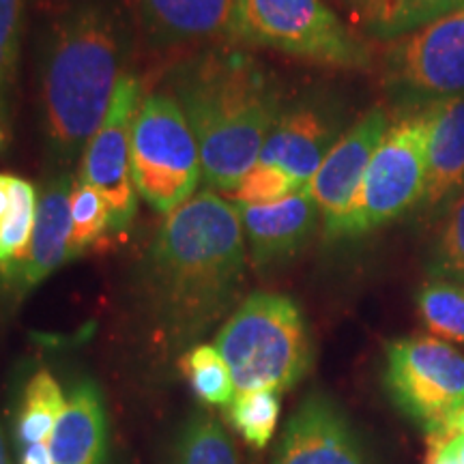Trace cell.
I'll list each match as a JSON object with an SVG mask.
<instances>
[{
    "instance_id": "32",
    "label": "cell",
    "mask_w": 464,
    "mask_h": 464,
    "mask_svg": "<svg viewBox=\"0 0 464 464\" xmlns=\"http://www.w3.org/2000/svg\"><path fill=\"white\" fill-rule=\"evenodd\" d=\"M428 464H460L456 460L454 451L450 450V445H437V448H432V456H430V462Z\"/></svg>"
},
{
    "instance_id": "29",
    "label": "cell",
    "mask_w": 464,
    "mask_h": 464,
    "mask_svg": "<svg viewBox=\"0 0 464 464\" xmlns=\"http://www.w3.org/2000/svg\"><path fill=\"white\" fill-rule=\"evenodd\" d=\"M299 189L304 188H299L280 168L256 164L230 191V196L235 205H266L286 198Z\"/></svg>"
},
{
    "instance_id": "28",
    "label": "cell",
    "mask_w": 464,
    "mask_h": 464,
    "mask_svg": "<svg viewBox=\"0 0 464 464\" xmlns=\"http://www.w3.org/2000/svg\"><path fill=\"white\" fill-rule=\"evenodd\" d=\"M24 0H0V119L9 125L20 72Z\"/></svg>"
},
{
    "instance_id": "4",
    "label": "cell",
    "mask_w": 464,
    "mask_h": 464,
    "mask_svg": "<svg viewBox=\"0 0 464 464\" xmlns=\"http://www.w3.org/2000/svg\"><path fill=\"white\" fill-rule=\"evenodd\" d=\"M237 393L290 390L312 365L310 329L286 295L252 293L226 318L216 338Z\"/></svg>"
},
{
    "instance_id": "22",
    "label": "cell",
    "mask_w": 464,
    "mask_h": 464,
    "mask_svg": "<svg viewBox=\"0 0 464 464\" xmlns=\"http://www.w3.org/2000/svg\"><path fill=\"white\" fill-rule=\"evenodd\" d=\"M415 304L428 332L464 344V284L430 277L417 290Z\"/></svg>"
},
{
    "instance_id": "25",
    "label": "cell",
    "mask_w": 464,
    "mask_h": 464,
    "mask_svg": "<svg viewBox=\"0 0 464 464\" xmlns=\"http://www.w3.org/2000/svg\"><path fill=\"white\" fill-rule=\"evenodd\" d=\"M37 198L31 181L14 177V202L11 211L0 228V276L3 280L24 258L31 235L34 228V218H37Z\"/></svg>"
},
{
    "instance_id": "1",
    "label": "cell",
    "mask_w": 464,
    "mask_h": 464,
    "mask_svg": "<svg viewBox=\"0 0 464 464\" xmlns=\"http://www.w3.org/2000/svg\"><path fill=\"white\" fill-rule=\"evenodd\" d=\"M246 263L239 211L218 191H196L166 213L140 266L144 310L166 357H181L230 316Z\"/></svg>"
},
{
    "instance_id": "6",
    "label": "cell",
    "mask_w": 464,
    "mask_h": 464,
    "mask_svg": "<svg viewBox=\"0 0 464 464\" xmlns=\"http://www.w3.org/2000/svg\"><path fill=\"white\" fill-rule=\"evenodd\" d=\"M235 44L353 72L372 65L365 44L324 0H237Z\"/></svg>"
},
{
    "instance_id": "21",
    "label": "cell",
    "mask_w": 464,
    "mask_h": 464,
    "mask_svg": "<svg viewBox=\"0 0 464 464\" xmlns=\"http://www.w3.org/2000/svg\"><path fill=\"white\" fill-rule=\"evenodd\" d=\"M172 464H239L226 428L205 409H196L174 440Z\"/></svg>"
},
{
    "instance_id": "16",
    "label": "cell",
    "mask_w": 464,
    "mask_h": 464,
    "mask_svg": "<svg viewBox=\"0 0 464 464\" xmlns=\"http://www.w3.org/2000/svg\"><path fill=\"white\" fill-rule=\"evenodd\" d=\"M72 170H52L37 198V218L31 243L5 284L17 295L31 293L54 274L61 265L69 263V235H72Z\"/></svg>"
},
{
    "instance_id": "33",
    "label": "cell",
    "mask_w": 464,
    "mask_h": 464,
    "mask_svg": "<svg viewBox=\"0 0 464 464\" xmlns=\"http://www.w3.org/2000/svg\"><path fill=\"white\" fill-rule=\"evenodd\" d=\"M450 450L454 451V456H456V460L460 462V464H464V434H460V437H456L454 440H450Z\"/></svg>"
},
{
    "instance_id": "8",
    "label": "cell",
    "mask_w": 464,
    "mask_h": 464,
    "mask_svg": "<svg viewBox=\"0 0 464 464\" xmlns=\"http://www.w3.org/2000/svg\"><path fill=\"white\" fill-rule=\"evenodd\" d=\"M382 385L392 404L432 443L464 406V355L428 335L393 340L385 346Z\"/></svg>"
},
{
    "instance_id": "31",
    "label": "cell",
    "mask_w": 464,
    "mask_h": 464,
    "mask_svg": "<svg viewBox=\"0 0 464 464\" xmlns=\"http://www.w3.org/2000/svg\"><path fill=\"white\" fill-rule=\"evenodd\" d=\"M17 454H20V464H54L50 445H34V448L20 450Z\"/></svg>"
},
{
    "instance_id": "34",
    "label": "cell",
    "mask_w": 464,
    "mask_h": 464,
    "mask_svg": "<svg viewBox=\"0 0 464 464\" xmlns=\"http://www.w3.org/2000/svg\"><path fill=\"white\" fill-rule=\"evenodd\" d=\"M0 464H11L7 443H5V437H3V430H0Z\"/></svg>"
},
{
    "instance_id": "17",
    "label": "cell",
    "mask_w": 464,
    "mask_h": 464,
    "mask_svg": "<svg viewBox=\"0 0 464 464\" xmlns=\"http://www.w3.org/2000/svg\"><path fill=\"white\" fill-rule=\"evenodd\" d=\"M428 119V172L423 216L440 213L464 189V95L421 108Z\"/></svg>"
},
{
    "instance_id": "27",
    "label": "cell",
    "mask_w": 464,
    "mask_h": 464,
    "mask_svg": "<svg viewBox=\"0 0 464 464\" xmlns=\"http://www.w3.org/2000/svg\"><path fill=\"white\" fill-rule=\"evenodd\" d=\"M72 235H69V260L80 258L110 230V211L100 191L75 179L72 189Z\"/></svg>"
},
{
    "instance_id": "2",
    "label": "cell",
    "mask_w": 464,
    "mask_h": 464,
    "mask_svg": "<svg viewBox=\"0 0 464 464\" xmlns=\"http://www.w3.org/2000/svg\"><path fill=\"white\" fill-rule=\"evenodd\" d=\"M130 50V22L112 0H73L50 24L39 100L54 170H69L84 155L127 73Z\"/></svg>"
},
{
    "instance_id": "30",
    "label": "cell",
    "mask_w": 464,
    "mask_h": 464,
    "mask_svg": "<svg viewBox=\"0 0 464 464\" xmlns=\"http://www.w3.org/2000/svg\"><path fill=\"white\" fill-rule=\"evenodd\" d=\"M11 202H14V174L0 172V228L9 216Z\"/></svg>"
},
{
    "instance_id": "3",
    "label": "cell",
    "mask_w": 464,
    "mask_h": 464,
    "mask_svg": "<svg viewBox=\"0 0 464 464\" xmlns=\"http://www.w3.org/2000/svg\"><path fill=\"white\" fill-rule=\"evenodd\" d=\"M168 91L198 142L205 188L230 194L258 164L282 110L274 80L249 52L219 44L179 63Z\"/></svg>"
},
{
    "instance_id": "14",
    "label": "cell",
    "mask_w": 464,
    "mask_h": 464,
    "mask_svg": "<svg viewBox=\"0 0 464 464\" xmlns=\"http://www.w3.org/2000/svg\"><path fill=\"white\" fill-rule=\"evenodd\" d=\"M131 11L149 48L235 44L237 0H131Z\"/></svg>"
},
{
    "instance_id": "26",
    "label": "cell",
    "mask_w": 464,
    "mask_h": 464,
    "mask_svg": "<svg viewBox=\"0 0 464 464\" xmlns=\"http://www.w3.org/2000/svg\"><path fill=\"white\" fill-rule=\"evenodd\" d=\"M428 276L464 284V189L440 211L428 260Z\"/></svg>"
},
{
    "instance_id": "12",
    "label": "cell",
    "mask_w": 464,
    "mask_h": 464,
    "mask_svg": "<svg viewBox=\"0 0 464 464\" xmlns=\"http://www.w3.org/2000/svg\"><path fill=\"white\" fill-rule=\"evenodd\" d=\"M342 133V116L332 103L301 100L282 106L258 164L280 168L299 188H305Z\"/></svg>"
},
{
    "instance_id": "35",
    "label": "cell",
    "mask_w": 464,
    "mask_h": 464,
    "mask_svg": "<svg viewBox=\"0 0 464 464\" xmlns=\"http://www.w3.org/2000/svg\"><path fill=\"white\" fill-rule=\"evenodd\" d=\"M344 3H348V5H355V7H362L363 0H344Z\"/></svg>"
},
{
    "instance_id": "24",
    "label": "cell",
    "mask_w": 464,
    "mask_h": 464,
    "mask_svg": "<svg viewBox=\"0 0 464 464\" xmlns=\"http://www.w3.org/2000/svg\"><path fill=\"white\" fill-rule=\"evenodd\" d=\"M280 409V393L274 390L243 392L226 406V420L247 445L265 450L276 434Z\"/></svg>"
},
{
    "instance_id": "23",
    "label": "cell",
    "mask_w": 464,
    "mask_h": 464,
    "mask_svg": "<svg viewBox=\"0 0 464 464\" xmlns=\"http://www.w3.org/2000/svg\"><path fill=\"white\" fill-rule=\"evenodd\" d=\"M179 368L191 390L208 406H228L237 396L228 363L216 344H196L179 357Z\"/></svg>"
},
{
    "instance_id": "15",
    "label": "cell",
    "mask_w": 464,
    "mask_h": 464,
    "mask_svg": "<svg viewBox=\"0 0 464 464\" xmlns=\"http://www.w3.org/2000/svg\"><path fill=\"white\" fill-rule=\"evenodd\" d=\"M247 254L258 269L288 263L318 228L321 211L307 188L266 205H237Z\"/></svg>"
},
{
    "instance_id": "11",
    "label": "cell",
    "mask_w": 464,
    "mask_h": 464,
    "mask_svg": "<svg viewBox=\"0 0 464 464\" xmlns=\"http://www.w3.org/2000/svg\"><path fill=\"white\" fill-rule=\"evenodd\" d=\"M271 464H370V458L344 409L312 392L288 417Z\"/></svg>"
},
{
    "instance_id": "20",
    "label": "cell",
    "mask_w": 464,
    "mask_h": 464,
    "mask_svg": "<svg viewBox=\"0 0 464 464\" xmlns=\"http://www.w3.org/2000/svg\"><path fill=\"white\" fill-rule=\"evenodd\" d=\"M65 402L67 396L63 393L61 382L52 376L50 370H39L31 376L15 421L17 451L34 445H50Z\"/></svg>"
},
{
    "instance_id": "10",
    "label": "cell",
    "mask_w": 464,
    "mask_h": 464,
    "mask_svg": "<svg viewBox=\"0 0 464 464\" xmlns=\"http://www.w3.org/2000/svg\"><path fill=\"white\" fill-rule=\"evenodd\" d=\"M142 97V82L136 73L127 72L80 161L78 179L103 196L112 232L130 230L136 218L138 191L131 172V133Z\"/></svg>"
},
{
    "instance_id": "9",
    "label": "cell",
    "mask_w": 464,
    "mask_h": 464,
    "mask_svg": "<svg viewBox=\"0 0 464 464\" xmlns=\"http://www.w3.org/2000/svg\"><path fill=\"white\" fill-rule=\"evenodd\" d=\"M382 84L402 108L421 110L464 95V7L390 42Z\"/></svg>"
},
{
    "instance_id": "5",
    "label": "cell",
    "mask_w": 464,
    "mask_h": 464,
    "mask_svg": "<svg viewBox=\"0 0 464 464\" xmlns=\"http://www.w3.org/2000/svg\"><path fill=\"white\" fill-rule=\"evenodd\" d=\"M428 119L423 110L402 116L385 131L370 160L353 205L334 228L332 241L355 239L420 207L428 172Z\"/></svg>"
},
{
    "instance_id": "13",
    "label": "cell",
    "mask_w": 464,
    "mask_h": 464,
    "mask_svg": "<svg viewBox=\"0 0 464 464\" xmlns=\"http://www.w3.org/2000/svg\"><path fill=\"white\" fill-rule=\"evenodd\" d=\"M387 130H390V116L385 110H368L342 133L332 150L324 155L314 177L305 185L321 211L324 232L334 228L353 205L370 160Z\"/></svg>"
},
{
    "instance_id": "19",
    "label": "cell",
    "mask_w": 464,
    "mask_h": 464,
    "mask_svg": "<svg viewBox=\"0 0 464 464\" xmlns=\"http://www.w3.org/2000/svg\"><path fill=\"white\" fill-rule=\"evenodd\" d=\"M464 7V0H363L359 22L370 37L393 42Z\"/></svg>"
},
{
    "instance_id": "18",
    "label": "cell",
    "mask_w": 464,
    "mask_h": 464,
    "mask_svg": "<svg viewBox=\"0 0 464 464\" xmlns=\"http://www.w3.org/2000/svg\"><path fill=\"white\" fill-rule=\"evenodd\" d=\"M108 417L100 387L84 379L69 392L65 409L50 439L54 464H103Z\"/></svg>"
},
{
    "instance_id": "7",
    "label": "cell",
    "mask_w": 464,
    "mask_h": 464,
    "mask_svg": "<svg viewBox=\"0 0 464 464\" xmlns=\"http://www.w3.org/2000/svg\"><path fill=\"white\" fill-rule=\"evenodd\" d=\"M131 172L138 196L160 213L189 200L202 181L198 142L168 89L142 97L131 133Z\"/></svg>"
}]
</instances>
